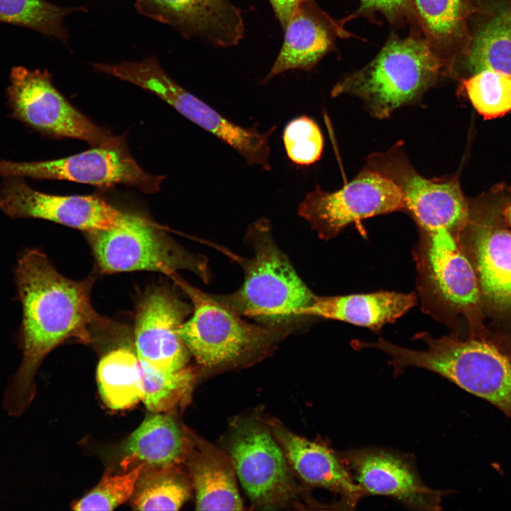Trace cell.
I'll list each match as a JSON object with an SVG mask.
<instances>
[{
    "label": "cell",
    "mask_w": 511,
    "mask_h": 511,
    "mask_svg": "<svg viewBox=\"0 0 511 511\" xmlns=\"http://www.w3.org/2000/svg\"><path fill=\"white\" fill-rule=\"evenodd\" d=\"M15 274L23 308L22 359L7 383L3 407L9 416L18 417L35 397V376L46 356L67 339L90 342L91 329L107 324V320L92 305V278L75 281L64 277L43 252L25 251Z\"/></svg>",
    "instance_id": "1"
},
{
    "label": "cell",
    "mask_w": 511,
    "mask_h": 511,
    "mask_svg": "<svg viewBox=\"0 0 511 511\" xmlns=\"http://www.w3.org/2000/svg\"><path fill=\"white\" fill-rule=\"evenodd\" d=\"M424 350H412L379 339L368 348L387 353L397 375L418 367L443 376L495 406L511 419V361L495 346L478 339L424 335Z\"/></svg>",
    "instance_id": "2"
},
{
    "label": "cell",
    "mask_w": 511,
    "mask_h": 511,
    "mask_svg": "<svg viewBox=\"0 0 511 511\" xmlns=\"http://www.w3.org/2000/svg\"><path fill=\"white\" fill-rule=\"evenodd\" d=\"M246 240L253 255L249 259L236 258L244 270L243 285L232 294L215 297L238 315L268 325H280L298 317L315 295L275 243L269 221L260 218L253 222Z\"/></svg>",
    "instance_id": "3"
},
{
    "label": "cell",
    "mask_w": 511,
    "mask_h": 511,
    "mask_svg": "<svg viewBox=\"0 0 511 511\" xmlns=\"http://www.w3.org/2000/svg\"><path fill=\"white\" fill-rule=\"evenodd\" d=\"M439 69L437 57L426 42L393 40L370 63L334 86L331 94L357 96L382 119L420 97L434 83Z\"/></svg>",
    "instance_id": "4"
},
{
    "label": "cell",
    "mask_w": 511,
    "mask_h": 511,
    "mask_svg": "<svg viewBox=\"0 0 511 511\" xmlns=\"http://www.w3.org/2000/svg\"><path fill=\"white\" fill-rule=\"evenodd\" d=\"M170 278L192 302L193 315L183 323L180 334L189 353L205 367L234 362L286 335L284 326L250 324L177 274Z\"/></svg>",
    "instance_id": "5"
},
{
    "label": "cell",
    "mask_w": 511,
    "mask_h": 511,
    "mask_svg": "<svg viewBox=\"0 0 511 511\" xmlns=\"http://www.w3.org/2000/svg\"><path fill=\"white\" fill-rule=\"evenodd\" d=\"M87 234L102 273L150 270L170 278L178 270H188L205 281L209 279L204 258L182 249L138 215L121 226Z\"/></svg>",
    "instance_id": "6"
},
{
    "label": "cell",
    "mask_w": 511,
    "mask_h": 511,
    "mask_svg": "<svg viewBox=\"0 0 511 511\" xmlns=\"http://www.w3.org/2000/svg\"><path fill=\"white\" fill-rule=\"evenodd\" d=\"M12 117L43 133L93 146L124 147L121 137L93 123L54 87L47 70L12 68L7 88Z\"/></svg>",
    "instance_id": "7"
},
{
    "label": "cell",
    "mask_w": 511,
    "mask_h": 511,
    "mask_svg": "<svg viewBox=\"0 0 511 511\" xmlns=\"http://www.w3.org/2000/svg\"><path fill=\"white\" fill-rule=\"evenodd\" d=\"M129 80L157 95L186 119L231 146L249 165L270 170L269 139L276 126L261 133L257 126L245 128L234 123L175 82L155 55L136 62L130 71Z\"/></svg>",
    "instance_id": "8"
},
{
    "label": "cell",
    "mask_w": 511,
    "mask_h": 511,
    "mask_svg": "<svg viewBox=\"0 0 511 511\" xmlns=\"http://www.w3.org/2000/svg\"><path fill=\"white\" fill-rule=\"evenodd\" d=\"M392 180L401 190L404 209L428 233L452 232L468 220L466 199L455 178L427 179L419 175L404 153L402 143L370 154L365 166Z\"/></svg>",
    "instance_id": "9"
},
{
    "label": "cell",
    "mask_w": 511,
    "mask_h": 511,
    "mask_svg": "<svg viewBox=\"0 0 511 511\" xmlns=\"http://www.w3.org/2000/svg\"><path fill=\"white\" fill-rule=\"evenodd\" d=\"M403 209L400 189L389 178L365 167L335 192L317 185L306 194L297 213L321 238L329 239L353 223Z\"/></svg>",
    "instance_id": "10"
},
{
    "label": "cell",
    "mask_w": 511,
    "mask_h": 511,
    "mask_svg": "<svg viewBox=\"0 0 511 511\" xmlns=\"http://www.w3.org/2000/svg\"><path fill=\"white\" fill-rule=\"evenodd\" d=\"M0 175L60 180L109 187L123 184L145 193L159 190L163 176L145 172L124 147L94 146L87 151L53 160H0Z\"/></svg>",
    "instance_id": "11"
},
{
    "label": "cell",
    "mask_w": 511,
    "mask_h": 511,
    "mask_svg": "<svg viewBox=\"0 0 511 511\" xmlns=\"http://www.w3.org/2000/svg\"><path fill=\"white\" fill-rule=\"evenodd\" d=\"M0 208L11 218H38L86 232L121 226L137 215L123 212L96 195L59 196L38 192L20 177H7Z\"/></svg>",
    "instance_id": "12"
},
{
    "label": "cell",
    "mask_w": 511,
    "mask_h": 511,
    "mask_svg": "<svg viewBox=\"0 0 511 511\" xmlns=\"http://www.w3.org/2000/svg\"><path fill=\"white\" fill-rule=\"evenodd\" d=\"M230 453L238 478L251 501L265 509L278 508L293 494V484L282 451L263 426L239 422Z\"/></svg>",
    "instance_id": "13"
},
{
    "label": "cell",
    "mask_w": 511,
    "mask_h": 511,
    "mask_svg": "<svg viewBox=\"0 0 511 511\" xmlns=\"http://www.w3.org/2000/svg\"><path fill=\"white\" fill-rule=\"evenodd\" d=\"M190 308L170 290H149L141 300L136 315L134 336L141 361L167 372L186 368L189 351L180 329Z\"/></svg>",
    "instance_id": "14"
},
{
    "label": "cell",
    "mask_w": 511,
    "mask_h": 511,
    "mask_svg": "<svg viewBox=\"0 0 511 511\" xmlns=\"http://www.w3.org/2000/svg\"><path fill=\"white\" fill-rule=\"evenodd\" d=\"M134 6L141 15L214 46L236 45L244 34L241 10L229 0H135Z\"/></svg>",
    "instance_id": "15"
},
{
    "label": "cell",
    "mask_w": 511,
    "mask_h": 511,
    "mask_svg": "<svg viewBox=\"0 0 511 511\" xmlns=\"http://www.w3.org/2000/svg\"><path fill=\"white\" fill-rule=\"evenodd\" d=\"M346 458L365 495L389 496L414 510L441 509L443 491L427 487L400 456L380 449H361L347 453Z\"/></svg>",
    "instance_id": "16"
},
{
    "label": "cell",
    "mask_w": 511,
    "mask_h": 511,
    "mask_svg": "<svg viewBox=\"0 0 511 511\" xmlns=\"http://www.w3.org/2000/svg\"><path fill=\"white\" fill-rule=\"evenodd\" d=\"M414 294L378 292L344 296L319 297L299 311L298 317L339 320L376 330L402 316L416 303Z\"/></svg>",
    "instance_id": "17"
},
{
    "label": "cell",
    "mask_w": 511,
    "mask_h": 511,
    "mask_svg": "<svg viewBox=\"0 0 511 511\" xmlns=\"http://www.w3.org/2000/svg\"><path fill=\"white\" fill-rule=\"evenodd\" d=\"M274 433L291 465L305 482L342 495L346 505L351 507L366 495L350 472L328 448L280 427L274 429Z\"/></svg>",
    "instance_id": "18"
},
{
    "label": "cell",
    "mask_w": 511,
    "mask_h": 511,
    "mask_svg": "<svg viewBox=\"0 0 511 511\" xmlns=\"http://www.w3.org/2000/svg\"><path fill=\"white\" fill-rule=\"evenodd\" d=\"M428 234L427 260L438 292L457 309L475 307L481 295L476 273L452 232L439 229Z\"/></svg>",
    "instance_id": "19"
},
{
    "label": "cell",
    "mask_w": 511,
    "mask_h": 511,
    "mask_svg": "<svg viewBox=\"0 0 511 511\" xmlns=\"http://www.w3.org/2000/svg\"><path fill=\"white\" fill-rule=\"evenodd\" d=\"M473 250L480 294L494 307L511 310V231L476 225Z\"/></svg>",
    "instance_id": "20"
},
{
    "label": "cell",
    "mask_w": 511,
    "mask_h": 511,
    "mask_svg": "<svg viewBox=\"0 0 511 511\" xmlns=\"http://www.w3.org/2000/svg\"><path fill=\"white\" fill-rule=\"evenodd\" d=\"M283 29L282 48L263 83L287 70H310L331 45L329 30L312 0L300 4Z\"/></svg>",
    "instance_id": "21"
},
{
    "label": "cell",
    "mask_w": 511,
    "mask_h": 511,
    "mask_svg": "<svg viewBox=\"0 0 511 511\" xmlns=\"http://www.w3.org/2000/svg\"><path fill=\"white\" fill-rule=\"evenodd\" d=\"M187 439L170 416L155 413L131 435L124 448L121 466L161 468L179 466L187 457Z\"/></svg>",
    "instance_id": "22"
},
{
    "label": "cell",
    "mask_w": 511,
    "mask_h": 511,
    "mask_svg": "<svg viewBox=\"0 0 511 511\" xmlns=\"http://www.w3.org/2000/svg\"><path fill=\"white\" fill-rule=\"evenodd\" d=\"M198 510H241L232 461L214 449L204 448L189 463Z\"/></svg>",
    "instance_id": "23"
},
{
    "label": "cell",
    "mask_w": 511,
    "mask_h": 511,
    "mask_svg": "<svg viewBox=\"0 0 511 511\" xmlns=\"http://www.w3.org/2000/svg\"><path fill=\"white\" fill-rule=\"evenodd\" d=\"M97 382L104 402L112 410L128 409L142 400L143 371L136 352L120 347L104 355L97 366Z\"/></svg>",
    "instance_id": "24"
},
{
    "label": "cell",
    "mask_w": 511,
    "mask_h": 511,
    "mask_svg": "<svg viewBox=\"0 0 511 511\" xmlns=\"http://www.w3.org/2000/svg\"><path fill=\"white\" fill-rule=\"evenodd\" d=\"M189 495V488L178 466L143 467L132 506L137 510H178Z\"/></svg>",
    "instance_id": "25"
},
{
    "label": "cell",
    "mask_w": 511,
    "mask_h": 511,
    "mask_svg": "<svg viewBox=\"0 0 511 511\" xmlns=\"http://www.w3.org/2000/svg\"><path fill=\"white\" fill-rule=\"evenodd\" d=\"M468 62L474 73L493 70L511 75V11L500 12L479 30Z\"/></svg>",
    "instance_id": "26"
},
{
    "label": "cell",
    "mask_w": 511,
    "mask_h": 511,
    "mask_svg": "<svg viewBox=\"0 0 511 511\" xmlns=\"http://www.w3.org/2000/svg\"><path fill=\"white\" fill-rule=\"evenodd\" d=\"M82 10L45 0H0V22L23 26L67 44L69 34L63 21L71 13Z\"/></svg>",
    "instance_id": "27"
},
{
    "label": "cell",
    "mask_w": 511,
    "mask_h": 511,
    "mask_svg": "<svg viewBox=\"0 0 511 511\" xmlns=\"http://www.w3.org/2000/svg\"><path fill=\"white\" fill-rule=\"evenodd\" d=\"M141 363L143 378L142 400L150 411L154 413L168 412L185 402L194 378L191 369L185 368L167 372L155 368L141 361Z\"/></svg>",
    "instance_id": "28"
},
{
    "label": "cell",
    "mask_w": 511,
    "mask_h": 511,
    "mask_svg": "<svg viewBox=\"0 0 511 511\" xmlns=\"http://www.w3.org/2000/svg\"><path fill=\"white\" fill-rule=\"evenodd\" d=\"M468 97L475 109L487 119L511 111V75L493 70L475 73L463 81Z\"/></svg>",
    "instance_id": "29"
},
{
    "label": "cell",
    "mask_w": 511,
    "mask_h": 511,
    "mask_svg": "<svg viewBox=\"0 0 511 511\" xmlns=\"http://www.w3.org/2000/svg\"><path fill=\"white\" fill-rule=\"evenodd\" d=\"M143 465H138L123 473L104 476L87 495L76 502L75 510H112L126 502L133 493Z\"/></svg>",
    "instance_id": "30"
},
{
    "label": "cell",
    "mask_w": 511,
    "mask_h": 511,
    "mask_svg": "<svg viewBox=\"0 0 511 511\" xmlns=\"http://www.w3.org/2000/svg\"><path fill=\"white\" fill-rule=\"evenodd\" d=\"M282 140L288 158L296 165H310L321 158L323 136L315 121L307 116L290 121L285 128Z\"/></svg>",
    "instance_id": "31"
},
{
    "label": "cell",
    "mask_w": 511,
    "mask_h": 511,
    "mask_svg": "<svg viewBox=\"0 0 511 511\" xmlns=\"http://www.w3.org/2000/svg\"><path fill=\"white\" fill-rule=\"evenodd\" d=\"M415 3L427 28L434 36H447L458 27L461 0H415Z\"/></svg>",
    "instance_id": "32"
},
{
    "label": "cell",
    "mask_w": 511,
    "mask_h": 511,
    "mask_svg": "<svg viewBox=\"0 0 511 511\" xmlns=\"http://www.w3.org/2000/svg\"><path fill=\"white\" fill-rule=\"evenodd\" d=\"M362 7L394 15L405 9L407 0H360Z\"/></svg>",
    "instance_id": "33"
},
{
    "label": "cell",
    "mask_w": 511,
    "mask_h": 511,
    "mask_svg": "<svg viewBox=\"0 0 511 511\" xmlns=\"http://www.w3.org/2000/svg\"><path fill=\"white\" fill-rule=\"evenodd\" d=\"M306 0H269L282 28L298 6Z\"/></svg>",
    "instance_id": "34"
},
{
    "label": "cell",
    "mask_w": 511,
    "mask_h": 511,
    "mask_svg": "<svg viewBox=\"0 0 511 511\" xmlns=\"http://www.w3.org/2000/svg\"><path fill=\"white\" fill-rule=\"evenodd\" d=\"M498 348L511 361V341Z\"/></svg>",
    "instance_id": "35"
},
{
    "label": "cell",
    "mask_w": 511,
    "mask_h": 511,
    "mask_svg": "<svg viewBox=\"0 0 511 511\" xmlns=\"http://www.w3.org/2000/svg\"><path fill=\"white\" fill-rule=\"evenodd\" d=\"M504 216L507 223L511 227V204L508 205L504 211Z\"/></svg>",
    "instance_id": "36"
}]
</instances>
